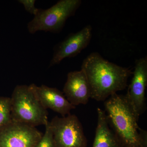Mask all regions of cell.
<instances>
[{"mask_svg": "<svg viewBox=\"0 0 147 147\" xmlns=\"http://www.w3.org/2000/svg\"><path fill=\"white\" fill-rule=\"evenodd\" d=\"M109 124L123 147H147L146 130L139 127V117L125 95L115 93L104 102Z\"/></svg>", "mask_w": 147, "mask_h": 147, "instance_id": "obj_2", "label": "cell"}, {"mask_svg": "<svg viewBox=\"0 0 147 147\" xmlns=\"http://www.w3.org/2000/svg\"><path fill=\"white\" fill-rule=\"evenodd\" d=\"M18 2L24 5L27 12L34 16L37 13L39 8H37L35 6V0H19Z\"/></svg>", "mask_w": 147, "mask_h": 147, "instance_id": "obj_14", "label": "cell"}, {"mask_svg": "<svg viewBox=\"0 0 147 147\" xmlns=\"http://www.w3.org/2000/svg\"><path fill=\"white\" fill-rule=\"evenodd\" d=\"M56 147H87V140L77 116H56L50 122Z\"/></svg>", "mask_w": 147, "mask_h": 147, "instance_id": "obj_5", "label": "cell"}, {"mask_svg": "<svg viewBox=\"0 0 147 147\" xmlns=\"http://www.w3.org/2000/svg\"><path fill=\"white\" fill-rule=\"evenodd\" d=\"M29 86L46 110L51 109L63 117L70 115L71 110L76 108L69 102L63 93L57 88L44 85L38 86L34 84Z\"/></svg>", "mask_w": 147, "mask_h": 147, "instance_id": "obj_9", "label": "cell"}, {"mask_svg": "<svg viewBox=\"0 0 147 147\" xmlns=\"http://www.w3.org/2000/svg\"><path fill=\"white\" fill-rule=\"evenodd\" d=\"M81 69L88 79L91 98L96 101H105L117 92L127 86L131 69L105 59L98 53H91L84 59Z\"/></svg>", "mask_w": 147, "mask_h": 147, "instance_id": "obj_1", "label": "cell"}, {"mask_svg": "<svg viewBox=\"0 0 147 147\" xmlns=\"http://www.w3.org/2000/svg\"><path fill=\"white\" fill-rule=\"evenodd\" d=\"M45 126V133L34 147H56L50 121Z\"/></svg>", "mask_w": 147, "mask_h": 147, "instance_id": "obj_13", "label": "cell"}, {"mask_svg": "<svg viewBox=\"0 0 147 147\" xmlns=\"http://www.w3.org/2000/svg\"><path fill=\"white\" fill-rule=\"evenodd\" d=\"M81 0H61L47 9H38L32 20L28 24L30 33L38 31L59 32L66 21L73 16L82 4Z\"/></svg>", "mask_w": 147, "mask_h": 147, "instance_id": "obj_4", "label": "cell"}, {"mask_svg": "<svg viewBox=\"0 0 147 147\" xmlns=\"http://www.w3.org/2000/svg\"><path fill=\"white\" fill-rule=\"evenodd\" d=\"M97 123L92 147H123L114 131L110 129L105 110L98 108Z\"/></svg>", "mask_w": 147, "mask_h": 147, "instance_id": "obj_11", "label": "cell"}, {"mask_svg": "<svg viewBox=\"0 0 147 147\" xmlns=\"http://www.w3.org/2000/svg\"><path fill=\"white\" fill-rule=\"evenodd\" d=\"M11 98L13 121L35 127L49 122L48 113L27 85H17Z\"/></svg>", "mask_w": 147, "mask_h": 147, "instance_id": "obj_3", "label": "cell"}, {"mask_svg": "<svg viewBox=\"0 0 147 147\" xmlns=\"http://www.w3.org/2000/svg\"><path fill=\"white\" fill-rule=\"evenodd\" d=\"M132 79L125 96L137 117L146 110V90L147 85V58H140L135 62Z\"/></svg>", "mask_w": 147, "mask_h": 147, "instance_id": "obj_7", "label": "cell"}, {"mask_svg": "<svg viewBox=\"0 0 147 147\" xmlns=\"http://www.w3.org/2000/svg\"><path fill=\"white\" fill-rule=\"evenodd\" d=\"M92 27L88 25L75 33L69 35L55 47L49 67L60 63L66 58L78 55L87 47L92 38Z\"/></svg>", "mask_w": 147, "mask_h": 147, "instance_id": "obj_8", "label": "cell"}, {"mask_svg": "<svg viewBox=\"0 0 147 147\" xmlns=\"http://www.w3.org/2000/svg\"><path fill=\"white\" fill-rule=\"evenodd\" d=\"M42 135L35 127L11 121L0 129V147H34Z\"/></svg>", "mask_w": 147, "mask_h": 147, "instance_id": "obj_6", "label": "cell"}, {"mask_svg": "<svg viewBox=\"0 0 147 147\" xmlns=\"http://www.w3.org/2000/svg\"><path fill=\"white\" fill-rule=\"evenodd\" d=\"M11 121L10 97L0 96V129Z\"/></svg>", "mask_w": 147, "mask_h": 147, "instance_id": "obj_12", "label": "cell"}, {"mask_svg": "<svg viewBox=\"0 0 147 147\" xmlns=\"http://www.w3.org/2000/svg\"><path fill=\"white\" fill-rule=\"evenodd\" d=\"M63 93L74 106L86 105L91 98L90 90L84 70L70 71L63 89Z\"/></svg>", "mask_w": 147, "mask_h": 147, "instance_id": "obj_10", "label": "cell"}]
</instances>
